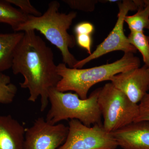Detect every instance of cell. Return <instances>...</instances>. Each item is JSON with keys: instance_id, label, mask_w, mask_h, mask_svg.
<instances>
[{"instance_id": "1", "label": "cell", "mask_w": 149, "mask_h": 149, "mask_svg": "<svg viewBox=\"0 0 149 149\" xmlns=\"http://www.w3.org/2000/svg\"><path fill=\"white\" fill-rule=\"evenodd\" d=\"M52 50L35 30H27L19 43L14 54L11 68L15 74L24 78L20 87L29 91V101L41 98V111L49 103L50 89L56 88L61 77L58 74Z\"/></svg>"}, {"instance_id": "2", "label": "cell", "mask_w": 149, "mask_h": 149, "mask_svg": "<svg viewBox=\"0 0 149 149\" xmlns=\"http://www.w3.org/2000/svg\"><path fill=\"white\" fill-rule=\"evenodd\" d=\"M60 6L58 1H52L42 15H27V20L19 26L15 32H24L31 29L39 31L59 50L63 63L69 68H73L78 61L70 52L69 49L74 47L76 40L73 35L68 32V30L77 16V13H61L59 12Z\"/></svg>"}, {"instance_id": "3", "label": "cell", "mask_w": 149, "mask_h": 149, "mask_svg": "<svg viewBox=\"0 0 149 149\" xmlns=\"http://www.w3.org/2000/svg\"><path fill=\"white\" fill-rule=\"evenodd\" d=\"M141 61L134 54L124 53L120 59L111 63L91 68H70L64 63L57 65L58 74L61 77L56 89L65 93L73 91L80 98H88L91 88L97 83L109 80L116 74L140 67Z\"/></svg>"}, {"instance_id": "4", "label": "cell", "mask_w": 149, "mask_h": 149, "mask_svg": "<svg viewBox=\"0 0 149 149\" xmlns=\"http://www.w3.org/2000/svg\"><path fill=\"white\" fill-rule=\"evenodd\" d=\"M100 91L98 88L87 98L82 99L76 93H63L56 88H51L49 92L51 108L46 120L56 124L61 120L76 119L88 127L102 123L97 103Z\"/></svg>"}, {"instance_id": "5", "label": "cell", "mask_w": 149, "mask_h": 149, "mask_svg": "<svg viewBox=\"0 0 149 149\" xmlns=\"http://www.w3.org/2000/svg\"><path fill=\"white\" fill-rule=\"evenodd\" d=\"M97 103L103 118L104 128L109 133L135 121L140 113L139 105L130 101L111 83L100 88Z\"/></svg>"}, {"instance_id": "6", "label": "cell", "mask_w": 149, "mask_h": 149, "mask_svg": "<svg viewBox=\"0 0 149 149\" xmlns=\"http://www.w3.org/2000/svg\"><path fill=\"white\" fill-rule=\"evenodd\" d=\"M68 127L66 139L58 149H116L118 147L111 133L107 132L102 123L88 127L72 119Z\"/></svg>"}, {"instance_id": "7", "label": "cell", "mask_w": 149, "mask_h": 149, "mask_svg": "<svg viewBox=\"0 0 149 149\" xmlns=\"http://www.w3.org/2000/svg\"><path fill=\"white\" fill-rule=\"evenodd\" d=\"M119 12L117 20L113 29L103 42L97 47L95 50L87 57L77 62L73 68H82L86 63L98 58L109 53L116 51H122L124 53H136L137 50L129 42L128 37L124 34V19L130 11L138 10L135 1L126 0L118 2Z\"/></svg>"}, {"instance_id": "8", "label": "cell", "mask_w": 149, "mask_h": 149, "mask_svg": "<svg viewBox=\"0 0 149 149\" xmlns=\"http://www.w3.org/2000/svg\"><path fill=\"white\" fill-rule=\"evenodd\" d=\"M68 127L62 123L52 124L43 117L25 129L23 149H58L64 143Z\"/></svg>"}, {"instance_id": "9", "label": "cell", "mask_w": 149, "mask_h": 149, "mask_svg": "<svg viewBox=\"0 0 149 149\" xmlns=\"http://www.w3.org/2000/svg\"><path fill=\"white\" fill-rule=\"evenodd\" d=\"M110 81L130 101L138 104L149 91V68L144 65L142 67L116 74Z\"/></svg>"}, {"instance_id": "10", "label": "cell", "mask_w": 149, "mask_h": 149, "mask_svg": "<svg viewBox=\"0 0 149 149\" xmlns=\"http://www.w3.org/2000/svg\"><path fill=\"white\" fill-rule=\"evenodd\" d=\"M123 149H149V121H134L111 133Z\"/></svg>"}, {"instance_id": "11", "label": "cell", "mask_w": 149, "mask_h": 149, "mask_svg": "<svg viewBox=\"0 0 149 149\" xmlns=\"http://www.w3.org/2000/svg\"><path fill=\"white\" fill-rule=\"evenodd\" d=\"M25 129L10 115H0V149H23Z\"/></svg>"}, {"instance_id": "12", "label": "cell", "mask_w": 149, "mask_h": 149, "mask_svg": "<svg viewBox=\"0 0 149 149\" xmlns=\"http://www.w3.org/2000/svg\"><path fill=\"white\" fill-rule=\"evenodd\" d=\"M24 32L0 33V72L11 68L14 54Z\"/></svg>"}, {"instance_id": "13", "label": "cell", "mask_w": 149, "mask_h": 149, "mask_svg": "<svg viewBox=\"0 0 149 149\" xmlns=\"http://www.w3.org/2000/svg\"><path fill=\"white\" fill-rule=\"evenodd\" d=\"M7 0L0 1V23L10 25L14 32L27 19V15L13 7Z\"/></svg>"}, {"instance_id": "14", "label": "cell", "mask_w": 149, "mask_h": 149, "mask_svg": "<svg viewBox=\"0 0 149 149\" xmlns=\"http://www.w3.org/2000/svg\"><path fill=\"white\" fill-rule=\"evenodd\" d=\"M130 32H144V29L149 30V7L140 8L133 15L125 17Z\"/></svg>"}, {"instance_id": "15", "label": "cell", "mask_w": 149, "mask_h": 149, "mask_svg": "<svg viewBox=\"0 0 149 149\" xmlns=\"http://www.w3.org/2000/svg\"><path fill=\"white\" fill-rule=\"evenodd\" d=\"M128 37L130 44L140 52L145 65L149 68V36L144 32H130Z\"/></svg>"}, {"instance_id": "16", "label": "cell", "mask_w": 149, "mask_h": 149, "mask_svg": "<svg viewBox=\"0 0 149 149\" xmlns=\"http://www.w3.org/2000/svg\"><path fill=\"white\" fill-rule=\"evenodd\" d=\"M17 91L16 86L11 83L10 77L0 72V104H8L12 103Z\"/></svg>"}, {"instance_id": "17", "label": "cell", "mask_w": 149, "mask_h": 149, "mask_svg": "<svg viewBox=\"0 0 149 149\" xmlns=\"http://www.w3.org/2000/svg\"><path fill=\"white\" fill-rule=\"evenodd\" d=\"M70 8L73 9L91 12L95 10L96 3L98 1L96 0H63Z\"/></svg>"}, {"instance_id": "18", "label": "cell", "mask_w": 149, "mask_h": 149, "mask_svg": "<svg viewBox=\"0 0 149 149\" xmlns=\"http://www.w3.org/2000/svg\"><path fill=\"white\" fill-rule=\"evenodd\" d=\"M11 4L14 5L20 9L24 14L32 16H40L42 13L31 4L29 0H7Z\"/></svg>"}, {"instance_id": "19", "label": "cell", "mask_w": 149, "mask_h": 149, "mask_svg": "<svg viewBox=\"0 0 149 149\" xmlns=\"http://www.w3.org/2000/svg\"><path fill=\"white\" fill-rule=\"evenodd\" d=\"M76 42L78 46H80V47L85 49L89 54L91 55L92 54V38L91 35L85 34L77 35Z\"/></svg>"}, {"instance_id": "20", "label": "cell", "mask_w": 149, "mask_h": 149, "mask_svg": "<svg viewBox=\"0 0 149 149\" xmlns=\"http://www.w3.org/2000/svg\"><path fill=\"white\" fill-rule=\"evenodd\" d=\"M94 30L93 24L88 22H83L77 24L74 28L76 35L85 34L91 35Z\"/></svg>"}, {"instance_id": "21", "label": "cell", "mask_w": 149, "mask_h": 149, "mask_svg": "<svg viewBox=\"0 0 149 149\" xmlns=\"http://www.w3.org/2000/svg\"><path fill=\"white\" fill-rule=\"evenodd\" d=\"M142 120L149 121V108L140 109V113L138 117L135 119V121H142Z\"/></svg>"}, {"instance_id": "22", "label": "cell", "mask_w": 149, "mask_h": 149, "mask_svg": "<svg viewBox=\"0 0 149 149\" xmlns=\"http://www.w3.org/2000/svg\"><path fill=\"white\" fill-rule=\"evenodd\" d=\"M139 105L140 109L149 108V93H147Z\"/></svg>"}, {"instance_id": "23", "label": "cell", "mask_w": 149, "mask_h": 149, "mask_svg": "<svg viewBox=\"0 0 149 149\" xmlns=\"http://www.w3.org/2000/svg\"><path fill=\"white\" fill-rule=\"evenodd\" d=\"M143 7L145 6L149 7V0H143Z\"/></svg>"}, {"instance_id": "24", "label": "cell", "mask_w": 149, "mask_h": 149, "mask_svg": "<svg viewBox=\"0 0 149 149\" xmlns=\"http://www.w3.org/2000/svg\"></svg>"}]
</instances>
